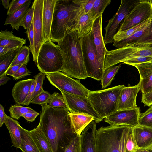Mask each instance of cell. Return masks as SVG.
I'll list each match as a JSON object with an SVG mask.
<instances>
[{
  "label": "cell",
  "instance_id": "cell-1",
  "mask_svg": "<svg viewBox=\"0 0 152 152\" xmlns=\"http://www.w3.org/2000/svg\"><path fill=\"white\" fill-rule=\"evenodd\" d=\"M42 106L39 124L48 140L53 152H64L77 134L73 133L70 112L63 107H52L48 104Z\"/></svg>",
  "mask_w": 152,
  "mask_h": 152
},
{
  "label": "cell",
  "instance_id": "cell-2",
  "mask_svg": "<svg viewBox=\"0 0 152 152\" xmlns=\"http://www.w3.org/2000/svg\"><path fill=\"white\" fill-rule=\"evenodd\" d=\"M82 38L72 31L57 43L63 59L61 71L72 77L84 79L87 73L82 47Z\"/></svg>",
  "mask_w": 152,
  "mask_h": 152
},
{
  "label": "cell",
  "instance_id": "cell-3",
  "mask_svg": "<svg viewBox=\"0 0 152 152\" xmlns=\"http://www.w3.org/2000/svg\"><path fill=\"white\" fill-rule=\"evenodd\" d=\"M80 8L73 0H57L54 9L50 38L58 43L71 32L72 28Z\"/></svg>",
  "mask_w": 152,
  "mask_h": 152
},
{
  "label": "cell",
  "instance_id": "cell-4",
  "mask_svg": "<svg viewBox=\"0 0 152 152\" xmlns=\"http://www.w3.org/2000/svg\"><path fill=\"white\" fill-rule=\"evenodd\" d=\"M132 127L110 125L99 128L96 134V152H127L126 142Z\"/></svg>",
  "mask_w": 152,
  "mask_h": 152
},
{
  "label": "cell",
  "instance_id": "cell-5",
  "mask_svg": "<svg viewBox=\"0 0 152 152\" xmlns=\"http://www.w3.org/2000/svg\"><path fill=\"white\" fill-rule=\"evenodd\" d=\"M125 86L121 85L102 90L90 91L88 98L103 119L117 111L120 93Z\"/></svg>",
  "mask_w": 152,
  "mask_h": 152
},
{
  "label": "cell",
  "instance_id": "cell-6",
  "mask_svg": "<svg viewBox=\"0 0 152 152\" xmlns=\"http://www.w3.org/2000/svg\"><path fill=\"white\" fill-rule=\"evenodd\" d=\"M36 63L38 69L45 74L61 71L63 59L57 45L51 40L45 42L40 49Z\"/></svg>",
  "mask_w": 152,
  "mask_h": 152
},
{
  "label": "cell",
  "instance_id": "cell-7",
  "mask_svg": "<svg viewBox=\"0 0 152 152\" xmlns=\"http://www.w3.org/2000/svg\"><path fill=\"white\" fill-rule=\"evenodd\" d=\"M138 56H152V45H133L107 50L105 56L104 71L115 66L125 58Z\"/></svg>",
  "mask_w": 152,
  "mask_h": 152
},
{
  "label": "cell",
  "instance_id": "cell-8",
  "mask_svg": "<svg viewBox=\"0 0 152 152\" xmlns=\"http://www.w3.org/2000/svg\"><path fill=\"white\" fill-rule=\"evenodd\" d=\"M82 47L88 77L98 81L101 80L104 71L98 60L92 31L82 38Z\"/></svg>",
  "mask_w": 152,
  "mask_h": 152
},
{
  "label": "cell",
  "instance_id": "cell-9",
  "mask_svg": "<svg viewBox=\"0 0 152 152\" xmlns=\"http://www.w3.org/2000/svg\"><path fill=\"white\" fill-rule=\"evenodd\" d=\"M50 83L59 90L81 97H87L90 91L78 80H75L60 72L45 74Z\"/></svg>",
  "mask_w": 152,
  "mask_h": 152
},
{
  "label": "cell",
  "instance_id": "cell-10",
  "mask_svg": "<svg viewBox=\"0 0 152 152\" xmlns=\"http://www.w3.org/2000/svg\"><path fill=\"white\" fill-rule=\"evenodd\" d=\"M149 18L152 20V0L136 1L132 8L121 23L117 32L126 30Z\"/></svg>",
  "mask_w": 152,
  "mask_h": 152
},
{
  "label": "cell",
  "instance_id": "cell-11",
  "mask_svg": "<svg viewBox=\"0 0 152 152\" xmlns=\"http://www.w3.org/2000/svg\"><path fill=\"white\" fill-rule=\"evenodd\" d=\"M136 1L122 0L116 13L110 19L106 26L104 41L105 45L113 42V37L120 25L132 8Z\"/></svg>",
  "mask_w": 152,
  "mask_h": 152
},
{
  "label": "cell",
  "instance_id": "cell-12",
  "mask_svg": "<svg viewBox=\"0 0 152 152\" xmlns=\"http://www.w3.org/2000/svg\"><path fill=\"white\" fill-rule=\"evenodd\" d=\"M67 108L70 112L86 113L93 116L94 121L98 123L103 119L94 109L88 98L68 94L61 90Z\"/></svg>",
  "mask_w": 152,
  "mask_h": 152
},
{
  "label": "cell",
  "instance_id": "cell-13",
  "mask_svg": "<svg viewBox=\"0 0 152 152\" xmlns=\"http://www.w3.org/2000/svg\"><path fill=\"white\" fill-rule=\"evenodd\" d=\"M32 4L34 8L33 23L34 34V57L33 61L36 63L40 49L44 43L42 21L43 0H34Z\"/></svg>",
  "mask_w": 152,
  "mask_h": 152
},
{
  "label": "cell",
  "instance_id": "cell-14",
  "mask_svg": "<svg viewBox=\"0 0 152 152\" xmlns=\"http://www.w3.org/2000/svg\"><path fill=\"white\" fill-rule=\"evenodd\" d=\"M141 113L139 107L118 110L106 117L104 121L110 126L125 125L134 127L139 124Z\"/></svg>",
  "mask_w": 152,
  "mask_h": 152
},
{
  "label": "cell",
  "instance_id": "cell-15",
  "mask_svg": "<svg viewBox=\"0 0 152 152\" xmlns=\"http://www.w3.org/2000/svg\"><path fill=\"white\" fill-rule=\"evenodd\" d=\"M113 43V45L117 48L133 45H152V23L148 26L136 32L126 39Z\"/></svg>",
  "mask_w": 152,
  "mask_h": 152
},
{
  "label": "cell",
  "instance_id": "cell-16",
  "mask_svg": "<svg viewBox=\"0 0 152 152\" xmlns=\"http://www.w3.org/2000/svg\"><path fill=\"white\" fill-rule=\"evenodd\" d=\"M140 90L138 84L133 86L129 84L127 86L124 88L120 95L117 111L137 108V96Z\"/></svg>",
  "mask_w": 152,
  "mask_h": 152
},
{
  "label": "cell",
  "instance_id": "cell-17",
  "mask_svg": "<svg viewBox=\"0 0 152 152\" xmlns=\"http://www.w3.org/2000/svg\"><path fill=\"white\" fill-rule=\"evenodd\" d=\"M102 14L95 20L92 32L98 60L100 65L104 69L105 56L108 50L106 48L102 34Z\"/></svg>",
  "mask_w": 152,
  "mask_h": 152
},
{
  "label": "cell",
  "instance_id": "cell-18",
  "mask_svg": "<svg viewBox=\"0 0 152 152\" xmlns=\"http://www.w3.org/2000/svg\"><path fill=\"white\" fill-rule=\"evenodd\" d=\"M96 123L93 121L81 132L80 152H96Z\"/></svg>",
  "mask_w": 152,
  "mask_h": 152
},
{
  "label": "cell",
  "instance_id": "cell-19",
  "mask_svg": "<svg viewBox=\"0 0 152 152\" xmlns=\"http://www.w3.org/2000/svg\"><path fill=\"white\" fill-rule=\"evenodd\" d=\"M136 143L140 148L152 150V127L139 124L132 127Z\"/></svg>",
  "mask_w": 152,
  "mask_h": 152
},
{
  "label": "cell",
  "instance_id": "cell-20",
  "mask_svg": "<svg viewBox=\"0 0 152 152\" xmlns=\"http://www.w3.org/2000/svg\"><path fill=\"white\" fill-rule=\"evenodd\" d=\"M95 20L88 14H85L81 9L74 22L71 31H76L79 38H83L91 31Z\"/></svg>",
  "mask_w": 152,
  "mask_h": 152
},
{
  "label": "cell",
  "instance_id": "cell-21",
  "mask_svg": "<svg viewBox=\"0 0 152 152\" xmlns=\"http://www.w3.org/2000/svg\"><path fill=\"white\" fill-rule=\"evenodd\" d=\"M57 0H43L42 21L44 43L51 41L50 34L55 7Z\"/></svg>",
  "mask_w": 152,
  "mask_h": 152
},
{
  "label": "cell",
  "instance_id": "cell-22",
  "mask_svg": "<svg viewBox=\"0 0 152 152\" xmlns=\"http://www.w3.org/2000/svg\"><path fill=\"white\" fill-rule=\"evenodd\" d=\"M34 79H29L20 80L14 86L12 95L16 104H23Z\"/></svg>",
  "mask_w": 152,
  "mask_h": 152
},
{
  "label": "cell",
  "instance_id": "cell-23",
  "mask_svg": "<svg viewBox=\"0 0 152 152\" xmlns=\"http://www.w3.org/2000/svg\"><path fill=\"white\" fill-rule=\"evenodd\" d=\"M70 116L73 133L79 135L88 124L94 121L93 116L83 113L70 112Z\"/></svg>",
  "mask_w": 152,
  "mask_h": 152
},
{
  "label": "cell",
  "instance_id": "cell-24",
  "mask_svg": "<svg viewBox=\"0 0 152 152\" xmlns=\"http://www.w3.org/2000/svg\"><path fill=\"white\" fill-rule=\"evenodd\" d=\"M5 124L10 134L12 145L17 148H20L22 143L21 126L19 122L6 115Z\"/></svg>",
  "mask_w": 152,
  "mask_h": 152
},
{
  "label": "cell",
  "instance_id": "cell-25",
  "mask_svg": "<svg viewBox=\"0 0 152 152\" xmlns=\"http://www.w3.org/2000/svg\"><path fill=\"white\" fill-rule=\"evenodd\" d=\"M26 43V39L17 37L13 32L6 29L0 32V46H6L10 48H21Z\"/></svg>",
  "mask_w": 152,
  "mask_h": 152
},
{
  "label": "cell",
  "instance_id": "cell-26",
  "mask_svg": "<svg viewBox=\"0 0 152 152\" xmlns=\"http://www.w3.org/2000/svg\"><path fill=\"white\" fill-rule=\"evenodd\" d=\"M31 137L40 152H53L50 144L40 126L30 130Z\"/></svg>",
  "mask_w": 152,
  "mask_h": 152
},
{
  "label": "cell",
  "instance_id": "cell-27",
  "mask_svg": "<svg viewBox=\"0 0 152 152\" xmlns=\"http://www.w3.org/2000/svg\"><path fill=\"white\" fill-rule=\"evenodd\" d=\"M31 1L29 0L12 14L8 15L4 25L10 24L13 29L18 31L26 14L29 9Z\"/></svg>",
  "mask_w": 152,
  "mask_h": 152
},
{
  "label": "cell",
  "instance_id": "cell-28",
  "mask_svg": "<svg viewBox=\"0 0 152 152\" xmlns=\"http://www.w3.org/2000/svg\"><path fill=\"white\" fill-rule=\"evenodd\" d=\"M152 23V20L149 18L126 30L117 32L113 37V42H119L126 39L136 32L148 26Z\"/></svg>",
  "mask_w": 152,
  "mask_h": 152
},
{
  "label": "cell",
  "instance_id": "cell-29",
  "mask_svg": "<svg viewBox=\"0 0 152 152\" xmlns=\"http://www.w3.org/2000/svg\"><path fill=\"white\" fill-rule=\"evenodd\" d=\"M20 129L22 143L20 149L22 152H40L31 137L30 130L21 126Z\"/></svg>",
  "mask_w": 152,
  "mask_h": 152
},
{
  "label": "cell",
  "instance_id": "cell-30",
  "mask_svg": "<svg viewBox=\"0 0 152 152\" xmlns=\"http://www.w3.org/2000/svg\"><path fill=\"white\" fill-rule=\"evenodd\" d=\"M121 67V64H120L111 66L104 71L101 80L102 88L104 89L110 85Z\"/></svg>",
  "mask_w": 152,
  "mask_h": 152
},
{
  "label": "cell",
  "instance_id": "cell-31",
  "mask_svg": "<svg viewBox=\"0 0 152 152\" xmlns=\"http://www.w3.org/2000/svg\"><path fill=\"white\" fill-rule=\"evenodd\" d=\"M110 0H95L93 7L88 14L95 20L99 17L111 3Z\"/></svg>",
  "mask_w": 152,
  "mask_h": 152
},
{
  "label": "cell",
  "instance_id": "cell-32",
  "mask_svg": "<svg viewBox=\"0 0 152 152\" xmlns=\"http://www.w3.org/2000/svg\"><path fill=\"white\" fill-rule=\"evenodd\" d=\"M30 49L26 46H23L9 68L19 64H26L29 61Z\"/></svg>",
  "mask_w": 152,
  "mask_h": 152
},
{
  "label": "cell",
  "instance_id": "cell-33",
  "mask_svg": "<svg viewBox=\"0 0 152 152\" xmlns=\"http://www.w3.org/2000/svg\"><path fill=\"white\" fill-rule=\"evenodd\" d=\"M11 117L18 120L24 114L28 112H37L30 107H25L15 104L11 105L9 109Z\"/></svg>",
  "mask_w": 152,
  "mask_h": 152
},
{
  "label": "cell",
  "instance_id": "cell-34",
  "mask_svg": "<svg viewBox=\"0 0 152 152\" xmlns=\"http://www.w3.org/2000/svg\"><path fill=\"white\" fill-rule=\"evenodd\" d=\"M21 48L18 49L10 55L2 59H0V77L5 73L19 53Z\"/></svg>",
  "mask_w": 152,
  "mask_h": 152
},
{
  "label": "cell",
  "instance_id": "cell-35",
  "mask_svg": "<svg viewBox=\"0 0 152 152\" xmlns=\"http://www.w3.org/2000/svg\"><path fill=\"white\" fill-rule=\"evenodd\" d=\"M47 104L52 107H63L67 108L63 96L58 92H54L51 94Z\"/></svg>",
  "mask_w": 152,
  "mask_h": 152
},
{
  "label": "cell",
  "instance_id": "cell-36",
  "mask_svg": "<svg viewBox=\"0 0 152 152\" xmlns=\"http://www.w3.org/2000/svg\"><path fill=\"white\" fill-rule=\"evenodd\" d=\"M142 94H146L152 91V74L140 79L138 83Z\"/></svg>",
  "mask_w": 152,
  "mask_h": 152
},
{
  "label": "cell",
  "instance_id": "cell-37",
  "mask_svg": "<svg viewBox=\"0 0 152 152\" xmlns=\"http://www.w3.org/2000/svg\"><path fill=\"white\" fill-rule=\"evenodd\" d=\"M152 62V56H133L125 58L122 60L120 63L122 62L126 64L133 66L143 63Z\"/></svg>",
  "mask_w": 152,
  "mask_h": 152
},
{
  "label": "cell",
  "instance_id": "cell-38",
  "mask_svg": "<svg viewBox=\"0 0 152 152\" xmlns=\"http://www.w3.org/2000/svg\"><path fill=\"white\" fill-rule=\"evenodd\" d=\"M45 74L40 72L34 76V77L36 80V82L34 91L31 98V101L44 91L42 85L43 81L45 79Z\"/></svg>",
  "mask_w": 152,
  "mask_h": 152
},
{
  "label": "cell",
  "instance_id": "cell-39",
  "mask_svg": "<svg viewBox=\"0 0 152 152\" xmlns=\"http://www.w3.org/2000/svg\"><path fill=\"white\" fill-rule=\"evenodd\" d=\"M139 124L152 127V105L145 112L141 113L139 120Z\"/></svg>",
  "mask_w": 152,
  "mask_h": 152
},
{
  "label": "cell",
  "instance_id": "cell-40",
  "mask_svg": "<svg viewBox=\"0 0 152 152\" xmlns=\"http://www.w3.org/2000/svg\"><path fill=\"white\" fill-rule=\"evenodd\" d=\"M80 136L76 135L66 147L64 152H80Z\"/></svg>",
  "mask_w": 152,
  "mask_h": 152
},
{
  "label": "cell",
  "instance_id": "cell-41",
  "mask_svg": "<svg viewBox=\"0 0 152 152\" xmlns=\"http://www.w3.org/2000/svg\"><path fill=\"white\" fill-rule=\"evenodd\" d=\"M127 152H136L140 148L136 143L132 131V127L129 132L126 145Z\"/></svg>",
  "mask_w": 152,
  "mask_h": 152
},
{
  "label": "cell",
  "instance_id": "cell-42",
  "mask_svg": "<svg viewBox=\"0 0 152 152\" xmlns=\"http://www.w3.org/2000/svg\"><path fill=\"white\" fill-rule=\"evenodd\" d=\"M73 2L82 9L85 14H88L91 10L95 0H73Z\"/></svg>",
  "mask_w": 152,
  "mask_h": 152
},
{
  "label": "cell",
  "instance_id": "cell-43",
  "mask_svg": "<svg viewBox=\"0 0 152 152\" xmlns=\"http://www.w3.org/2000/svg\"><path fill=\"white\" fill-rule=\"evenodd\" d=\"M51 94L47 91H44L34 98L31 103L37 104L42 106L47 104V102L51 96Z\"/></svg>",
  "mask_w": 152,
  "mask_h": 152
},
{
  "label": "cell",
  "instance_id": "cell-44",
  "mask_svg": "<svg viewBox=\"0 0 152 152\" xmlns=\"http://www.w3.org/2000/svg\"><path fill=\"white\" fill-rule=\"evenodd\" d=\"M34 6L33 4L30 8L24 17L21 24L26 30L30 27L33 21L34 14Z\"/></svg>",
  "mask_w": 152,
  "mask_h": 152
},
{
  "label": "cell",
  "instance_id": "cell-45",
  "mask_svg": "<svg viewBox=\"0 0 152 152\" xmlns=\"http://www.w3.org/2000/svg\"><path fill=\"white\" fill-rule=\"evenodd\" d=\"M29 0H12L10 4L7 12L8 15H10L19 9Z\"/></svg>",
  "mask_w": 152,
  "mask_h": 152
},
{
  "label": "cell",
  "instance_id": "cell-46",
  "mask_svg": "<svg viewBox=\"0 0 152 152\" xmlns=\"http://www.w3.org/2000/svg\"><path fill=\"white\" fill-rule=\"evenodd\" d=\"M29 42V48L33 56L34 57V34L33 21L30 27L26 30V32Z\"/></svg>",
  "mask_w": 152,
  "mask_h": 152
},
{
  "label": "cell",
  "instance_id": "cell-47",
  "mask_svg": "<svg viewBox=\"0 0 152 152\" xmlns=\"http://www.w3.org/2000/svg\"><path fill=\"white\" fill-rule=\"evenodd\" d=\"M26 65V64L22 65L12 76L14 80L23 78L30 75V71L27 69Z\"/></svg>",
  "mask_w": 152,
  "mask_h": 152
},
{
  "label": "cell",
  "instance_id": "cell-48",
  "mask_svg": "<svg viewBox=\"0 0 152 152\" xmlns=\"http://www.w3.org/2000/svg\"><path fill=\"white\" fill-rule=\"evenodd\" d=\"M141 102L145 106L150 107L152 105V91L146 94H142Z\"/></svg>",
  "mask_w": 152,
  "mask_h": 152
},
{
  "label": "cell",
  "instance_id": "cell-49",
  "mask_svg": "<svg viewBox=\"0 0 152 152\" xmlns=\"http://www.w3.org/2000/svg\"><path fill=\"white\" fill-rule=\"evenodd\" d=\"M36 82V80L34 79L31 86L28 95L23 104V105L28 106L31 103V98L34 91Z\"/></svg>",
  "mask_w": 152,
  "mask_h": 152
},
{
  "label": "cell",
  "instance_id": "cell-50",
  "mask_svg": "<svg viewBox=\"0 0 152 152\" xmlns=\"http://www.w3.org/2000/svg\"><path fill=\"white\" fill-rule=\"evenodd\" d=\"M17 49L10 48L6 46H0V59H2L10 55Z\"/></svg>",
  "mask_w": 152,
  "mask_h": 152
},
{
  "label": "cell",
  "instance_id": "cell-51",
  "mask_svg": "<svg viewBox=\"0 0 152 152\" xmlns=\"http://www.w3.org/2000/svg\"><path fill=\"white\" fill-rule=\"evenodd\" d=\"M39 115V113L37 112H28L24 114L22 116L24 117L27 121L32 122L35 120L37 117Z\"/></svg>",
  "mask_w": 152,
  "mask_h": 152
},
{
  "label": "cell",
  "instance_id": "cell-52",
  "mask_svg": "<svg viewBox=\"0 0 152 152\" xmlns=\"http://www.w3.org/2000/svg\"><path fill=\"white\" fill-rule=\"evenodd\" d=\"M22 65L19 64L9 68L6 71L5 73L7 75L12 76Z\"/></svg>",
  "mask_w": 152,
  "mask_h": 152
},
{
  "label": "cell",
  "instance_id": "cell-53",
  "mask_svg": "<svg viewBox=\"0 0 152 152\" xmlns=\"http://www.w3.org/2000/svg\"><path fill=\"white\" fill-rule=\"evenodd\" d=\"M0 105V125L1 127L5 123L6 114L3 106L1 104Z\"/></svg>",
  "mask_w": 152,
  "mask_h": 152
},
{
  "label": "cell",
  "instance_id": "cell-54",
  "mask_svg": "<svg viewBox=\"0 0 152 152\" xmlns=\"http://www.w3.org/2000/svg\"><path fill=\"white\" fill-rule=\"evenodd\" d=\"M10 80V78L8 77L6 73L4 74L0 77V86L4 85Z\"/></svg>",
  "mask_w": 152,
  "mask_h": 152
},
{
  "label": "cell",
  "instance_id": "cell-55",
  "mask_svg": "<svg viewBox=\"0 0 152 152\" xmlns=\"http://www.w3.org/2000/svg\"><path fill=\"white\" fill-rule=\"evenodd\" d=\"M10 0H1L2 5L7 10H8L10 6Z\"/></svg>",
  "mask_w": 152,
  "mask_h": 152
},
{
  "label": "cell",
  "instance_id": "cell-56",
  "mask_svg": "<svg viewBox=\"0 0 152 152\" xmlns=\"http://www.w3.org/2000/svg\"><path fill=\"white\" fill-rule=\"evenodd\" d=\"M136 152H152V151L147 149L139 148L137 150Z\"/></svg>",
  "mask_w": 152,
  "mask_h": 152
},
{
  "label": "cell",
  "instance_id": "cell-57",
  "mask_svg": "<svg viewBox=\"0 0 152 152\" xmlns=\"http://www.w3.org/2000/svg\"></svg>",
  "mask_w": 152,
  "mask_h": 152
}]
</instances>
